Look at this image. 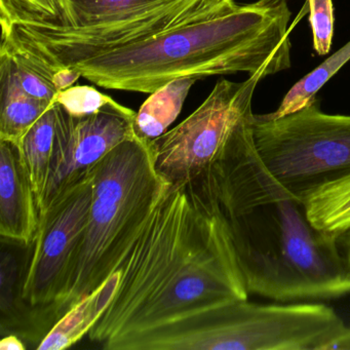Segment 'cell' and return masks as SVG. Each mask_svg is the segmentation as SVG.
Masks as SVG:
<instances>
[{"label": "cell", "instance_id": "6da1fadb", "mask_svg": "<svg viewBox=\"0 0 350 350\" xmlns=\"http://www.w3.org/2000/svg\"><path fill=\"white\" fill-rule=\"evenodd\" d=\"M186 186L218 213L247 292L284 302L350 294L337 237L317 229L302 198L264 165L254 124Z\"/></svg>", "mask_w": 350, "mask_h": 350}, {"label": "cell", "instance_id": "7a4b0ae2", "mask_svg": "<svg viewBox=\"0 0 350 350\" xmlns=\"http://www.w3.org/2000/svg\"><path fill=\"white\" fill-rule=\"evenodd\" d=\"M232 288L228 239L215 208L187 186H167L140 234L95 290L90 339L112 350L124 338L224 302Z\"/></svg>", "mask_w": 350, "mask_h": 350}, {"label": "cell", "instance_id": "3957f363", "mask_svg": "<svg viewBox=\"0 0 350 350\" xmlns=\"http://www.w3.org/2000/svg\"><path fill=\"white\" fill-rule=\"evenodd\" d=\"M288 0H257L218 17L70 66L105 89L152 94L172 81L245 72L262 79L292 65Z\"/></svg>", "mask_w": 350, "mask_h": 350}, {"label": "cell", "instance_id": "277c9868", "mask_svg": "<svg viewBox=\"0 0 350 350\" xmlns=\"http://www.w3.org/2000/svg\"><path fill=\"white\" fill-rule=\"evenodd\" d=\"M235 5V0H0V56L52 83L58 69L218 17Z\"/></svg>", "mask_w": 350, "mask_h": 350}, {"label": "cell", "instance_id": "5b68a950", "mask_svg": "<svg viewBox=\"0 0 350 350\" xmlns=\"http://www.w3.org/2000/svg\"><path fill=\"white\" fill-rule=\"evenodd\" d=\"M167 186L155 171L147 142L137 136L104 157L94 173L89 221L64 288L42 319L44 336L118 267Z\"/></svg>", "mask_w": 350, "mask_h": 350}, {"label": "cell", "instance_id": "8992f818", "mask_svg": "<svg viewBox=\"0 0 350 350\" xmlns=\"http://www.w3.org/2000/svg\"><path fill=\"white\" fill-rule=\"evenodd\" d=\"M347 325L323 303L233 301L131 336L129 350H329Z\"/></svg>", "mask_w": 350, "mask_h": 350}, {"label": "cell", "instance_id": "52a82bcc", "mask_svg": "<svg viewBox=\"0 0 350 350\" xmlns=\"http://www.w3.org/2000/svg\"><path fill=\"white\" fill-rule=\"evenodd\" d=\"M254 141L264 165L299 198L350 174V116L325 113L317 98L280 118L255 114Z\"/></svg>", "mask_w": 350, "mask_h": 350}, {"label": "cell", "instance_id": "ba28073f", "mask_svg": "<svg viewBox=\"0 0 350 350\" xmlns=\"http://www.w3.org/2000/svg\"><path fill=\"white\" fill-rule=\"evenodd\" d=\"M262 77L217 81L204 103L173 130L147 142L155 171L170 185L185 186L223 157L255 120L253 97Z\"/></svg>", "mask_w": 350, "mask_h": 350}, {"label": "cell", "instance_id": "9c48e42d", "mask_svg": "<svg viewBox=\"0 0 350 350\" xmlns=\"http://www.w3.org/2000/svg\"><path fill=\"white\" fill-rule=\"evenodd\" d=\"M94 173L40 217L36 237L19 270L20 300L29 319L27 339L38 344L42 319L64 288L89 221Z\"/></svg>", "mask_w": 350, "mask_h": 350}, {"label": "cell", "instance_id": "30bf717a", "mask_svg": "<svg viewBox=\"0 0 350 350\" xmlns=\"http://www.w3.org/2000/svg\"><path fill=\"white\" fill-rule=\"evenodd\" d=\"M55 107L54 153L46 188L38 204L40 217L88 179L110 151L136 136V112L114 100L100 111L85 116H71L57 103Z\"/></svg>", "mask_w": 350, "mask_h": 350}, {"label": "cell", "instance_id": "8fae6325", "mask_svg": "<svg viewBox=\"0 0 350 350\" xmlns=\"http://www.w3.org/2000/svg\"><path fill=\"white\" fill-rule=\"evenodd\" d=\"M38 224L36 194L17 147L0 141V235L28 247L36 237Z\"/></svg>", "mask_w": 350, "mask_h": 350}, {"label": "cell", "instance_id": "7c38bea8", "mask_svg": "<svg viewBox=\"0 0 350 350\" xmlns=\"http://www.w3.org/2000/svg\"><path fill=\"white\" fill-rule=\"evenodd\" d=\"M0 141L19 147L26 133L53 103L30 97L23 91L7 56H0Z\"/></svg>", "mask_w": 350, "mask_h": 350}, {"label": "cell", "instance_id": "4fadbf2b", "mask_svg": "<svg viewBox=\"0 0 350 350\" xmlns=\"http://www.w3.org/2000/svg\"><path fill=\"white\" fill-rule=\"evenodd\" d=\"M196 79H180L153 92L136 112L135 134L145 142L167 132L181 112L186 97Z\"/></svg>", "mask_w": 350, "mask_h": 350}, {"label": "cell", "instance_id": "5bb4252c", "mask_svg": "<svg viewBox=\"0 0 350 350\" xmlns=\"http://www.w3.org/2000/svg\"><path fill=\"white\" fill-rule=\"evenodd\" d=\"M56 118L54 102L26 133L19 147H17L20 161L31 184L38 204L44 193L50 174L54 153Z\"/></svg>", "mask_w": 350, "mask_h": 350}, {"label": "cell", "instance_id": "9a60e30c", "mask_svg": "<svg viewBox=\"0 0 350 350\" xmlns=\"http://www.w3.org/2000/svg\"><path fill=\"white\" fill-rule=\"evenodd\" d=\"M307 216L319 230L338 235L350 229V174L303 196Z\"/></svg>", "mask_w": 350, "mask_h": 350}, {"label": "cell", "instance_id": "2e32d148", "mask_svg": "<svg viewBox=\"0 0 350 350\" xmlns=\"http://www.w3.org/2000/svg\"><path fill=\"white\" fill-rule=\"evenodd\" d=\"M98 319L97 293L94 291L89 296L75 303L55 323L36 346V349L62 350L70 348L85 335H89Z\"/></svg>", "mask_w": 350, "mask_h": 350}, {"label": "cell", "instance_id": "e0dca14e", "mask_svg": "<svg viewBox=\"0 0 350 350\" xmlns=\"http://www.w3.org/2000/svg\"><path fill=\"white\" fill-rule=\"evenodd\" d=\"M349 60L350 42L333 56L327 58L323 64L295 83L284 96L278 109L267 116L270 118H280L308 105L317 98V92Z\"/></svg>", "mask_w": 350, "mask_h": 350}, {"label": "cell", "instance_id": "ac0fdd59", "mask_svg": "<svg viewBox=\"0 0 350 350\" xmlns=\"http://www.w3.org/2000/svg\"><path fill=\"white\" fill-rule=\"evenodd\" d=\"M19 270L17 260L11 253L3 251L0 263V311L1 334L5 331L19 332L23 325L25 308L19 297Z\"/></svg>", "mask_w": 350, "mask_h": 350}, {"label": "cell", "instance_id": "d6986e66", "mask_svg": "<svg viewBox=\"0 0 350 350\" xmlns=\"http://www.w3.org/2000/svg\"><path fill=\"white\" fill-rule=\"evenodd\" d=\"M112 101L111 97L90 85H73L60 92L55 99V103L73 116L96 113Z\"/></svg>", "mask_w": 350, "mask_h": 350}, {"label": "cell", "instance_id": "ffe728a7", "mask_svg": "<svg viewBox=\"0 0 350 350\" xmlns=\"http://www.w3.org/2000/svg\"><path fill=\"white\" fill-rule=\"evenodd\" d=\"M309 23L312 30L313 48L319 56L331 50L334 36V7L332 0H308Z\"/></svg>", "mask_w": 350, "mask_h": 350}, {"label": "cell", "instance_id": "44dd1931", "mask_svg": "<svg viewBox=\"0 0 350 350\" xmlns=\"http://www.w3.org/2000/svg\"><path fill=\"white\" fill-rule=\"evenodd\" d=\"M9 58L11 59L12 63H13L16 77H17L18 81H19L23 91L30 97L54 103L55 99H56L59 93L53 87L52 83L48 79L42 77V75H38L36 71L17 62L11 57H9Z\"/></svg>", "mask_w": 350, "mask_h": 350}, {"label": "cell", "instance_id": "7402d4cb", "mask_svg": "<svg viewBox=\"0 0 350 350\" xmlns=\"http://www.w3.org/2000/svg\"><path fill=\"white\" fill-rule=\"evenodd\" d=\"M81 75L77 69L66 67L60 68L53 73L52 85L58 93L73 87L75 83L81 79Z\"/></svg>", "mask_w": 350, "mask_h": 350}, {"label": "cell", "instance_id": "603a6c76", "mask_svg": "<svg viewBox=\"0 0 350 350\" xmlns=\"http://www.w3.org/2000/svg\"><path fill=\"white\" fill-rule=\"evenodd\" d=\"M26 346L17 335H7L0 341V350H25Z\"/></svg>", "mask_w": 350, "mask_h": 350}, {"label": "cell", "instance_id": "cb8c5ba5", "mask_svg": "<svg viewBox=\"0 0 350 350\" xmlns=\"http://www.w3.org/2000/svg\"><path fill=\"white\" fill-rule=\"evenodd\" d=\"M338 245L350 268V229L337 235Z\"/></svg>", "mask_w": 350, "mask_h": 350}, {"label": "cell", "instance_id": "d4e9b609", "mask_svg": "<svg viewBox=\"0 0 350 350\" xmlns=\"http://www.w3.org/2000/svg\"><path fill=\"white\" fill-rule=\"evenodd\" d=\"M329 350H350V325L345 332L329 346Z\"/></svg>", "mask_w": 350, "mask_h": 350}]
</instances>
